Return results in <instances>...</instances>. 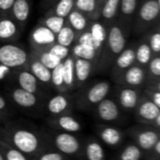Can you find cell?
<instances>
[{"mask_svg":"<svg viewBox=\"0 0 160 160\" xmlns=\"http://www.w3.org/2000/svg\"><path fill=\"white\" fill-rule=\"evenodd\" d=\"M120 0H106L101 7L100 21L107 26L117 20L119 14Z\"/></svg>","mask_w":160,"mask_h":160,"instance_id":"28","label":"cell"},{"mask_svg":"<svg viewBox=\"0 0 160 160\" xmlns=\"http://www.w3.org/2000/svg\"><path fill=\"white\" fill-rule=\"evenodd\" d=\"M133 113L138 124L148 125L160 130V108L142 94Z\"/></svg>","mask_w":160,"mask_h":160,"instance_id":"9","label":"cell"},{"mask_svg":"<svg viewBox=\"0 0 160 160\" xmlns=\"http://www.w3.org/2000/svg\"><path fill=\"white\" fill-rule=\"evenodd\" d=\"M66 21L67 24L73 29L77 37L83 31L87 30L91 22V21L83 13H82L76 8L72 9V11L66 18Z\"/></svg>","mask_w":160,"mask_h":160,"instance_id":"26","label":"cell"},{"mask_svg":"<svg viewBox=\"0 0 160 160\" xmlns=\"http://www.w3.org/2000/svg\"><path fill=\"white\" fill-rule=\"evenodd\" d=\"M74 108V97L69 93H57L47 98L44 102L43 111L49 116H58L71 112Z\"/></svg>","mask_w":160,"mask_h":160,"instance_id":"13","label":"cell"},{"mask_svg":"<svg viewBox=\"0 0 160 160\" xmlns=\"http://www.w3.org/2000/svg\"><path fill=\"white\" fill-rule=\"evenodd\" d=\"M135 42H131L128 44L124 51L114 59L113 63L110 68V73L112 80L113 82L117 80V78L128 68H130L133 64L136 63L135 57Z\"/></svg>","mask_w":160,"mask_h":160,"instance_id":"17","label":"cell"},{"mask_svg":"<svg viewBox=\"0 0 160 160\" xmlns=\"http://www.w3.org/2000/svg\"><path fill=\"white\" fill-rule=\"evenodd\" d=\"M56 1H58V0H41V2H40V6H41V8H43V9H48V8H50Z\"/></svg>","mask_w":160,"mask_h":160,"instance_id":"49","label":"cell"},{"mask_svg":"<svg viewBox=\"0 0 160 160\" xmlns=\"http://www.w3.org/2000/svg\"><path fill=\"white\" fill-rule=\"evenodd\" d=\"M142 95L160 108V85L145 84L142 88Z\"/></svg>","mask_w":160,"mask_h":160,"instance_id":"42","label":"cell"},{"mask_svg":"<svg viewBox=\"0 0 160 160\" xmlns=\"http://www.w3.org/2000/svg\"><path fill=\"white\" fill-rule=\"evenodd\" d=\"M69 158L66 157L65 155L61 154L60 152L52 149L48 148L42 151L34 160H68Z\"/></svg>","mask_w":160,"mask_h":160,"instance_id":"43","label":"cell"},{"mask_svg":"<svg viewBox=\"0 0 160 160\" xmlns=\"http://www.w3.org/2000/svg\"><path fill=\"white\" fill-rule=\"evenodd\" d=\"M150 49L154 55H160V24L159 22L144 33Z\"/></svg>","mask_w":160,"mask_h":160,"instance_id":"36","label":"cell"},{"mask_svg":"<svg viewBox=\"0 0 160 160\" xmlns=\"http://www.w3.org/2000/svg\"><path fill=\"white\" fill-rule=\"evenodd\" d=\"M30 52L50 70L53 69L62 62L47 50H31Z\"/></svg>","mask_w":160,"mask_h":160,"instance_id":"34","label":"cell"},{"mask_svg":"<svg viewBox=\"0 0 160 160\" xmlns=\"http://www.w3.org/2000/svg\"><path fill=\"white\" fill-rule=\"evenodd\" d=\"M141 0H120L119 14L117 20L132 27L134 17Z\"/></svg>","mask_w":160,"mask_h":160,"instance_id":"24","label":"cell"},{"mask_svg":"<svg viewBox=\"0 0 160 160\" xmlns=\"http://www.w3.org/2000/svg\"><path fill=\"white\" fill-rule=\"evenodd\" d=\"M13 70L14 69H11V68H8L7 66L0 64V82H4L7 80L9 81L11 79Z\"/></svg>","mask_w":160,"mask_h":160,"instance_id":"48","label":"cell"},{"mask_svg":"<svg viewBox=\"0 0 160 160\" xmlns=\"http://www.w3.org/2000/svg\"><path fill=\"white\" fill-rule=\"evenodd\" d=\"M0 114L6 119H8L10 115L8 100L2 94H0Z\"/></svg>","mask_w":160,"mask_h":160,"instance_id":"46","label":"cell"},{"mask_svg":"<svg viewBox=\"0 0 160 160\" xmlns=\"http://www.w3.org/2000/svg\"><path fill=\"white\" fill-rule=\"evenodd\" d=\"M143 159L160 160V141H158L151 149L143 153Z\"/></svg>","mask_w":160,"mask_h":160,"instance_id":"45","label":"cell"},{"mask_svg":"<svg viewBox=\"0 0 160 160\" xmlns=\"http://www.w3.org/2000/svg\"><path fill=\"white\" fill-rule=\"evenodd\" d=\"M107 28L108 26L104 24L100 20H98V21H91L87 30L92 34V36L97 40H98L103 44L107 37Z\"/></svg>","mask_w":160,"mask_h":160,"instance_id":"40","label":"cell"},{"mask_svg":"<svg viewBox=\"0 0 160 160\" xmlns=\"http://www.w3.org/2000/svg\"><path fill=\"white\" fill-rule=\"evenodd\" d=\"M131 31V26H128L118 20H115L108 25L107 37L97 62L96 72L110 70L114 59L127 47Z\"/></svg>","mask_w":160,"mask_h":160,"instance_id":"2","label":"cell"},{"mask_svg":"<svg viewBox=\"0 0 160 160\" xmlns=\"http://www.w3.org/2000/svg\"><path fill=\"white\" fill-rule=\"evenodd\" d=\"M51 148L60 152L68 158H82L83 141L73 133L52 129L46 131Z\"/></svg>","mask_w":160,"mask_h":160,"instance_id":"4","label":"cell"},{"mask_svg":"<svg viewBox=\"0 0 160 160\" xmlns=\"http://www.w3.org/2000/svg\"><path fill=\"white\" fill-rule=\"evenodd\" d=\"M94 129L98 141L110 148L120 147L127 137L126 132L115 125L98 124L95 126Z\"/></svg>","mask_w":160,"mask_h":160,"instance_id":"12","label":"cell"},{"mask_svg":"<svg viewBox=\"0 0 160 160\" xmlns=\"http://www.w3.org/2000/svg\"><path fill=\"white\" fill-rule=\"evenodd\" d=\"M102 5L97 0H75L74 8L83 13L90 21L100 20Z\"/></svg>","mask_w":160,"mask_h":160,"instance_id":"25","label":"cell"},{"mask_svg":"<svg viewBox=\"0 0 160 160\" xmlns=\"http://www.w3.org/2000/svg\"><path fill=\"white\" fill-rule=\"evenodd\" d=\"M31 0H15L10 11V16L24 29L31 15Z\"/></svg>","mask_w":160,"mask_h":160,"instance_id":"23","label":"cell"},{"mask_svg":"<svg viewBox=\"0 0 160 160\" xmlns=\"http://www.w3.org/2000/svg\"><path fill=\"white\" fill-rule=\"evenodd\" d=\"M29 54V52L20 44L0 42V64L11 69L25 68Z\"/></svg>","mask_w":160,"mask_h":160,"instance_id":"7","label":"cell"},{"mask_svg":"<svg viewBox=\"0 0 160 160\" xmlns=\"http://www.w3.org/2000/svg\"><path fill=\"white\" fill-rule=\"evenodd\" d=\"M160 85V55H154L146 66V83Z\"/></svg>","mask_w":160,"mask_h":160,"instance_id":"31","label":"cell"},{"mask_svg":"<svg viewBox=\"0 0 160 160\" xmlns=\"http://www.w3.org/2000/svg\"><path fill=\"white\" fill-rule=\"evenodd\" d=\"M31 50H48L56 43V35L41 23H38L29 34Z\"/></svg>","mask_w":160,"mask_h":160,"instance_id":"16","label":"cell"},{"mask_svg":"<svg viewBox=\"0 0 160 160\" xmlns=\"http://www.w3.org/2000/svg\"><path fill=\"white\" fill-rule=\"evenodd\" d=\"M51 86L57 93H68L65 83H64V79H63V64H62V62L58 66H56L53 69H52Z\"/></svg>","mask_w":160,"mask_h":160,"instance_id":"38","label":"cell"},{"mask_svg":"<svg viewBox=\"0 0 160 160\" xmlns=\"http://www.w3.org/2000/svg\"><path fill=\"white\" fill-rule=\"evenodd\" d=\"M75 0H58L50 8L46 10L47 15H56L58 17L67 18L74 8Z\"/></svg>","mask_w":160,"mask_h":160,"instance_id":"33","label":"cell"},{"mask_svg":"<svg viewBox=\"0 0 160 160\" xmlns=\"http://www.w3.org/2000/svg\"><path fill=\"white\" fill-rule=\"evenodd\" d=\"M0 160H5V158H4V156H3L1 150H0Z\"/></svg>","mask_w":160,"mask_h":160,"instance_id":"51","label":"cell"},{"mask_svg":"<svg viewBox=\"0 0 160 160\" xmlns=\"http://www.w3.org/2000/svg\"><path fill=\"white\" fill-rule=\"evenodd\" d=\"M63 79L68 93L75 90V74H74V56L70 53L63 62Z\"/></svg>","mask_w":160,"mask_h":160,"instance_id":"30","label":"cell"},{"mask_svg":"<svg viewBox=\"0 0 160 160\" xmlns=\"http://www.w3.org/2000/svg\"><path fill=\"white\" fill-rule=\"evenodd\" d=\"M0 150L5 158V160H31L15 147L2 140H0Z\"/></svg>","mask_w":160,"mask_h":160,"instance_id":"39","label":"cell"},{"mask_svg":"<svg viewBox=\"0 0 160 160\" xmlns=\"http://www.w3.org/2000/svg\"><path fill=\"white\" fill-rule=\"evenodd\" d=\"M47 51H49L52 54L56 56L62 62L70 54V48L62 46V45H60L58 43H54Z\"/></svg>","mask_w":160,"mask_h":160,"instance_id":"44","label":"cell"},{"mask_svg":"<svg viewBox=\"0 0 160 160\" xmlns=\"http://www.w3.org/2000/svg\"><path fill=\"white\" fill-rule=\"evenodd\" d=\"M6 121H7V119H6V118H4V117L0 114V126H2Z\"/></svg>","mask_w":160,"mask_h":160,"instance_id":"50","label":"cell"},{"mask_svg":"<svg viewBox=\"0 0 160 160\" xmlns=\"http://www.w3.org/2000/svg\"><path fill=\"white\" fill-rule=\"evenodd\" d=\"M0 140L12 145L31 160L51 148L47 132L27 123L6 121L0 126Z\"/></svg>","mask_w":160,"mask_h":160,"instance_id":"1","label":"cell"},{"mask_svg":"<svg viewBox=\"0 0 160 160\" xmlns=\"http://www.w3.org/2000/svg\"><path fill=\"white\" fill-rule=\"evenodd\" d=\"M142 94V89L141 88L116 85L115 101L123 112H133L141 99Z\"/></svg>","mask_w":160,"mask_h":160,"instance_id":"15","label":"cell"},{"mask_svg":"<svg viewBox=\"0 0 160 160\" xmlns=\"http://www.w3.org/2000/svg\"><path fill=\"white\" fill-rule=\"evenodd\" d=\"M143 152L133 142H128L120 149L114 160H142Z\"/></svg>","mask_w":160,"mask_h":160,"instance_id":"32","label":"cell"},{"mask_svg":"<svg viewBox=\"0 0 160 160\" xmlns=\"http://www.w3.org/2000/svg\"><path fill=\"white\" fill-rule=\"evenodd\" d=\"M83 160H106V153L103 144L95 137H89L83 141Z\"/></svg>","mask_w":160,"mask_h":160,"instance_id":"22","label":"cell"},{"mask_svg":"<svg viewBox=\"0 0 160 160\" xmlns=\"http://www.w3.org/2000/svg\"><path fill=\"white\" fill-rule=\"evenodd\" d=\"M70 53L75 57V58H80L87 61H91L96 63V68H97V62L99 57V52L95 51L93 48L82 44V43H74L71 48H70Z\"/></svg>","mask_w":160,"mask_h":160,"instance_id":"29","label":"cell"},{"mask_svg":"<svg viewBox=\"0 0 160 160\" xmlns=\"http://www.w3.org/2000/svg\"><path fill=\"white\" fill-rule=\"evenodd\" d=\"M93 110L95 112V117L99 124L116 125L122 122L124 118L123 111L117 102L108 97L96 105Z\"/></svg>","mask_w":160,"mask_h":160,"instance_id":"10","label":"cell"},{"mask_svg":"<svg viewBox=\"0 0 160 160\" xmlns=\"http://www.w3.org/2000/svg\"><path fill=\"white\" fill-rule=\"evenodd\" d=\"M111 89V82L106 80L83 85L74 96V107L82 111H90L109 96Z\"/></svg>","mask_w":160,"mask_h":160,"instance_id":"3","label":"cell"},{"mask_svg":"<svg viewBox=\"0 0 160 160\" xmlns=\"http://www.w3.org/2000/svg\"><path fill=\"white\" fill-rule=\"evenodd\" d=\"M46 123L51 129L62 132L76 134L82 130V123L71 112L58 116H49Z\"/></svg>","mask_w":160,"mask_h":160,"instance_id":"18","label":"cell"},{"mask_svg":"<svg viewBox=\"0 0 160 160\" xmlns=\"http://www.w3.org/2000/svg\"><path fill=\"white\" fill-rule=\"evenodd\" d=\"M68 160H73V159H70V158H69V159H68ZM77 160H78V159H77Z\"/></svg>","mask_w":160,"mask_h":160,"instance_id":"53","label":"cell"},{"mask_svg":"<svg viewBox=\"0 0 160 160\" xmlns=\"http://www.w3.org/2000/svg\"><path fill=\"white\" fill-rule=\"evenodd\" d=\"M9 81L14 82L15 86H18L25 91L33 93L44 99L48 98L46 88L26 68L14 69L11 79Z\"/></svg>","mask_w":160,"mask_h":160,"instance_id":"11","label":"cell"},{"mask_svg":"<svg viewBox=\"0 0 160 160\" xmlns=\"http://www.w3.org/2000/svg\"><path fill=\"white\" fill-rule=\"evenodd\" d=\"M126 134L143 153L160 141V130L143 124H138L129 128Z\"/></svg>","mask_w":160,"mask_h":160,"instance_id":"8","label":"cell"},{"mask_svg":"<svg viewBox=\"0 0 160 160\" xmlns=\"http://www.w3.org/2000/svg\"><path fill=\"white\" fill-rule=\"evenodd\" d=\"M23 28L10 16L0 17V42L13 43L22 36Z\"/></svg>","mask_w":160,"mask_h":160,"instance_id":"19","label":"cell"},{"mask_svg":"<svg viewBox=\"0 0 160 160\" xmlns=\"http://www.w3.org/2000/svg\"><path fill=\"white\" fill-rule=\"evenodd\" d=\"M96 72V63L74 57L75 89H80L87 83L89 78Z\"/></svg>","mask_w":160,"mask_h":160,"instance_id":"20","label":"cell"},{"mask_svg":"<svg viewBox=\"0 0 160 160\" xmlns=\"http://www.w3.org/2000/svg\"><path fill=\"white\" fill-rule=\"evenodd\" d=\"M76 38H77L76 33L67 23L56 34V43L68 48H71V46L75 43Z\"/></svg>","mask_w":160,"mask_h":160,"instance_id":"37","label":"cell"},{"mask_svg":"<svg viewBox=\"0 0 160 160\" xmlns=\"http://www.w3.org/2000/svg\"><path fill=\"white\" fill-rule=\"evenodd\" d=\"M15 0H0V17L10 15V11Z\"/></svg>","mask_w":160,"mask_h":160,"instance_id":"47","label":"cell"},{"mask_svg":"<svg viewBox=\"0 0 160 160\" xmlns=\"http://www.w3.org/2000/svg\"><path fill=\"white\" fill-rule=\"evenodd\" d=\"M39 23L43 24L45 27L50 29L52 33L55 35L63 28V26L66 25L67 21L66 18L58 17L56 15H47L44 14V16L38 21Z\"/></svg>","mask_w":160,"mask_h":160,"instance_id":"35","label":"cell"},{"mask_svg":"<svg viewBox=\"0 0 160 160\" xmlns=\"http://www.w3.org/2000/svg\"><path fill=\"white\" fill-rule=\"evenodd\" d=\"M76 42L77 43H82V44H84V45H87V46L93 48L95 51L99 52V54H100V52H101V49H102V46H103V44L101 42H99L98 40H97L88 30H85L82 33H81L77 37L75 43Z\"/></svg>","mask_w":160,"mask_h":160,"instance_id":"41","label":"cell"},{"mask_svg":"<svg viewBox=\"0 0 160 160\" xmlns=\"http://www.w3.org/2000/svg\"><path fill=\"white\" fill-rule=\"evenodd\" d=\"M6 98L14 106L26 112H36L40 110L43 111L44 108V98L15 85L7 89Z\"/></svg>","mask_w":160,"mask_h":160,"instance_id":"6","label":"cell"},{"mask_svg":"<svg viewBox=\"0 0 160 160\" xmlns=\"http://www.w3.org/2000/svg\"><path fill=\"white\" fill-rule=\"evenodd\" d=\"M160 0H141L137 8L132 30L142 35L159 22Z\"/></svg>","mask_w":160,"mask_h":160,"instance_id":"5","label":"cell"},{"mask_svg":"<svg viewBox=\"0 0 160 160\" xmlns=\"http://www.w3.org/2000/svg\"><path fill=\"white\" fill-rule=\"evenodd\" d=\"M97 1H98V3H100V4L102 5V4H103V3H104V2H105L106 0H97Z\"/></svg>","mask_w":160,"mask_h":160,"instance_id":"52","label":"cell"},{"mask_svg":"<svg viewBox=\"0 0 160 160\" xmlns=\"http://www.w3.org/2000/svg\"><path fill=\"white\" fill-rule=\"evenodd\" d=\"M29 60L26 65V69L29 70L37 80L45 87H52L51 86V74L52 70L46 68L43 64H41L30 52H29Z\"/></svg>","mask_w":160,"mask_h":160,"instance_id":"21","label":"cell"},{"mask_svg":"<svg viewBox=\"0 0 160 160\" xmlns=\"http://www.w3.org/2000/svg\"><path fill=\"white\" fill-rule=\"evenodd\" d=\"M135 57L136 63L144 68H146V66L153 57V52L150 49V46L144 34L142 35L139 41L135 44Z\"/></svg>","mask_w":160,"mask_h":160,"instance_id":"27","label":"cell"},{"mask_svg":"<svg viewBox=\"0 0 160 160\" xmlns=\"http://www.w3.org/2000/svg\"><path fill=\"white\" fill-rule=\"evenodd\" d=\"M116 85L142 89L146 83V68L135 63L126 69L114 82Z\"/></svg>","mask_w":160,"mask_h":160,"instance_id":"14","label":"cell"}]
</instances>
